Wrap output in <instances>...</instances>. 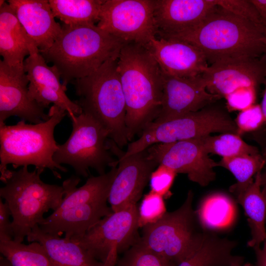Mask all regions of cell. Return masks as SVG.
Listing matches in <instances>:
<instances>
[{
	"instance_id": "obj_19",
	"label": "cell",
	"mask_w": 266,
	"mask_h": 266,
	"mask_svg": "<svg viewBox=\"0 0 266 266\" xmlns=\"http://www.w3.org/2000/svg\"><path fill=\"white\" fill-rule=\"evenodd\" d=\"M266 76V56L260 59L209 65L202 74L206 89L224 98L237 89H259Z\"/></svg>"
},
{
	"instance_id": "obj_20",
	"label": "cell",
	"mask_w": 266,
	"mask_h": 266,
	"mask_svg": "<svg viewBox=\"0 0 266 266\" xmlns=\"http://www.w3.org/2000/svg\"><path fill=\"white\" fill-rule=\"evenodd\" d=\"M156 36L174 34L194 27L217 6L216 0H154Z\"/></svg>"
},
{
	"instance_id": "obj_6",
	"label": "cell",
	"mask_w": 266,
	"mask_h": 266,
	"mask_svg": "<svg viewBox=\"0 0 266 266\" xmlns=\"http://www.w3.org/2000/svg\"><path fill=\"white\" fill-rule=\"evenodd\" d=\"M42 171L28 166L17 170L7 169L0 174L4 186L0 197L8 204L11 213L13 240L21 243L33 228L45 218L50 210L60 205L65 191L63 186L44 183L40 178Z\"/></svg>"
},
{
	"instance_id": "obj_39",
	"label": "cell",
	"mask_w": 266,
	"mask_h": 266,
	"mask_svg": "<svg viewBox=\"0 0 266 266\" xmlns=\"http://www.w3.org/2000/svg\"><path fill=\"white\" fill-rule=\"evenodd\" d=\"M263 21L266 24V0H250Z\"/></svg>"
},
{
	"instance_id": "obj_25",
	"label": "cell",
	"mask_w": 266,
	"mask_h": 266,
	"mask_svg": "<svg viewBox=\"0 0 266 266\" xmlns=\"http://www.w3.org/2000/svg\"><path fill=\"white\" fill-rule=\"evenodd\" d=\"M236 245L234 241L206 232L198 251L177 266H245L243 257L232 254Z\"/></svg>"
},
{
	"instance_id": "obj_32",
	"label": "cell",
	"mask_w": 266,
	"mask_h": 266,
	"mask_svg": "<svg viewBox=\"0 0 266 266\" xmlns=\"http://www.w3.org/2000/svg\"><path fill=\"white\" fill-rule=\"evenodd\" d=\"M166 212L164 198L150 190L144 195L138 207L139 227L156 222Z\"/></svg>"
},
{
	"instance_id": "obj_2",
	"label": "cell",
	"mask_w": 266,
	"mask_h": 266,
	"mask_svg": "<svg viewBox=\"0 0 266 266\" xmlns=\"http://www.w3.org/2000/svg\"><path fill=\"white\" fill-rule=\"evenodd\" d=\"M117 69L126 104L128 138L132 141L160 112L163 73L149 50L134 42H128L121 49Z\"/></svg>"
},
{
	"instance_id": "obj_30",
	"label": "cell",
	"mask_w": 266,
	"mask_h": 266,
	"mask_svg": "<svg viewBox=\"0 0 266 266\" xmlns=\"http://www.w3.org/2000/svg\"><path fill=\"white\" fill-rule=\"evenodd\" d=\"M266 164V157L259 153L222 158L217 166L229 170L237 180L236 184L246 185L253 181V177L261 171Z\"/></svg>"
},
{
	"instance_id": "obj_35",
	"label": "cell",
	"mask_w": 266,
	"mask_h": 266,
	"mask_svg": "<svg viewBox=\"0 0 266 266\" xmlns=\"http://www.w3.org/2000/svg\"><path fill=\"white\" fill-rule=\"evenodd\" d=\"M177 173L171 168L159 165L152 172L150 178L151 190L162 196H167Z\"/></svg>"
},
{
	"instance_id": "obj_28",
	"label": "cell",
	"mask_w": 266,
	"mask_h": 266,
	"mask_svg": "<svg viewBox=\"0 0 266 266\" xmlns=\"http://www.w3.org/2000/svg\"><path fill=\"white\" fill-rule=\"evenodd\" d=\"M0 252L12 266H58L38 242L25 244L13 240L0 241Z\"/></svg>"
},
{
	"instance_id": "obj_23",
	"label": "cell",
	"mask_w": 266,
	"mask_h": 266,
	"mask_svg": "<svg viewBox=\"0 0 266 266\" xmlns=\"http://www.w3.org/2000/svg\"><path fill=\"white\" fill-rule=\"evenodd\" d=\"M261 173L258 172L247 185L234 184L230 188L248 217L251 238L247 244L252 248L260 246L266 239V200L261 190Z\"/></svg>"
},
{
	"instance_id": "obj_15",
	"label": "cell",
	"mask_w": 266,
	"mask_h": 266,
	"mask_svg": "<svg viewBox=\"0 0 266 266\" xmlns=\"http://www.w3.org/2000/svg\"><path fill=\"white\" fill-rule=\"evenodd\" d=\"M29 84L24 64L13 66L0 61V124L13 116L33 124L48 120L49 113L30 98Z\"/></svg>"
},
{
	"instance_id": "obj_31",
	"label": "cell",
	"mask_w": 266,
	"mask_h": 266,
	"mask_svg": "<svg viewBox=\"0 0 266 266\" xmlns=\"http://www.w3.org/2000/svg\"><path fill=\"white\" fill-rule=\"evenodd\" d=\"M115 266H174L147 249L139 239L118 260Z\"/></svg>"
},
{
	"instance_id": "obj_21",
	"label": "cell",
	"mask_w": 266,
	"mask_h": 266,
	"mask_svg": "<svg viewBox=\"0 0 266 266\" xmlns=\"http://www.w3.org/2000/svg\"><path fill=\"white\" fill-rule=\"evenodd\" d=\"M16 16L39 52L49 49L62 32L55 20L49 0H8Z\"/></svg>"
},
{
	"instance_id": "obj_41",
	"label": "cell",
	"mask_w": 266,
	"mask_h": 266,
	"mask_svg": "<svg viewBox=\"0 0 266 266\" xmlns=\"http://www.w3.org/2000/svg\"><path fill=\"white\" fill-rule=\"evenodd\" d=\"M261 190L266 200V166L264 172L261 173Z\"/></svg>"
},
{
	"instance_id": "obj_34",
	"label": "cell",
	"mask_w": 266,
	"mask_h": 266,
	"mask_svg": "<svg viewBox=\"0 0 266 266\" xmlns=\"http://www.w3.org/2000/svg\"><path fill=\"white\" fill-rule=\"evenodd\" d=\"M258 89L253 86L242 87L226 95L224 98L228 110L240 111L256 104Z\"/></svg>"
},
{
	"instance_id": "obj_24",
	"label": "cell",
	"mask_w": 266,
	"mask_h": 266,
	"mask_svg": "<svg viewBox=\"0 0 266 266\" xmlns=\"http://www.w3.org/2000/svg\"><path fill=\"white\" fill-rule=\"evenodd\" d=\"M59 236L46 233L36 225L27 238L42 244L58 266H104L78 243Z\"/></svg>"
},
{
	"instance_id": "obj_27",
	"label": "cell",
	"mask_w": 266,
	"mask_h": 266,
	"mask_svg": "<svg viewBox=\"0 0 266 266\" xmlns=\"http://www.w3.org/2000/svg\"><path fill=\"white\" fill-rule=\"evenodd\" d=\"M105 0H49L55 17L68 25H96Z\"/></svg>"
},
{
	"instance_id": "obj_14",
	"label": "cell",
	"mask_w": 266,
	"mask_h": 266,
	"mask_svg": "<svg viewBox=\"0 0 266 266\" xmlns=\"http://www.w3.org/2000/svg\"><path fill=\"white\" fill-rule=\"evenodd\" d=\"M24 67L29 80V96L32 100L44 109L53 103L65 110L70 120L82 113L80 106L66 95V87L61 83L57 68L47 65L38 48L30 52L24 62Z\"/></svg>"
},
{
	"instance_id": "obj_26",
	"label": "cell",
	"mask_w": 266,
	"mask_h": 266,
	"mask_svg": "<svg viewBox=\"0 0 266 266\" xmlns=\"http://www.w3.org/2000/svg\"><path fill=\"white\" fill-rule=\"evenodd\" d=\"M204 230H223L232 226L236 217L234 201L228 196L216 193L205 197L196 211Z\"/></svg>"
},
{
	"instance_id": "obj_1",
	"label": "cell",
	"mask_w": 266,
	"mask_h": 266,
	"mask_svg": "<svg viewBox=\"0 0 266 266\" xmlns=\"http://www.w3.org/2000/svg\"><path fill=\"white\" fill-rule=\"evenodd\" d=\"M158 37L178 39L195 46L203 54L209 66L266 56V25L218 5L198 25Z\"/></svg>"
},
{
	"instance_id": "obj_11",
	"label": "cell",
	"mask_w": 266,
	"mask_h": 266,
	"mask_svg": "<svg viewBox=\"0 0 266 266\" xmlns=\"http://www.w3.org/2000/svg\"><path fill=\"white\" fill-rule=\"evenodd\" d=\"M138 228V207L132 205L113 212L82 236L71 240L104 266H115L118 254L127 250L139 239Z\"/></svg>"
},
{
	"instance_id": "obj_4",
	"label": "cell",
	"mask_w": 266,
	"mask_h": 266,
	"mask_svg": "<svg viewBox=\"0 0 266 266\" xmlns=\"http://www.w3.org/2000/svg\"><path fill=\"white\" fill-rule=\"evenodd\" d=\"M117 169V166H113L103 174L90 176L78 188L79 176L73 175L64 180L65 194L60 205L38 224L40 228L52 235L65 233V237L71 239L82 236L113 212L107 202Z\"/></svg>"
},
{
	"instance_id": "obj_33",
	"label": "cell",
	"mask_w": 266,
	"mask_h": 266,
	"mask_svg": "<svg viewBox=\"0 0 266 266\" xmlns=\"http://www.w3.org/2000/svg\"><path fill=\"white\" fill-rule=\"evenodd\" d=\"M237 134L257 131L265 123V119L260 104H255L240 111L234 120Z\"/></svg>"
},
{
	"instance_id": "obj_38",
	"label": "cell",
	"mask_w": 266,
	"mask_h": 266,
	"mask_svg": "<svg viewBox=\"0 0 266 266\" xmlns=\"http://www.w3.org/2000/svg\"><path fill=\"white\" fill-rule=\"evenodd\" d=\"M253 248L256 256L255 266H266V239L262 248L256 246Z\"/></svg>"
},
{
	"instance_id": "obj_5",
	"label": "cell",
	"mask_w": 266,
	"mask_h": 266,
	"mask_svg": "<svg viewBox=\"0 0 266 266\" xmlns=\"http://www.w3.org/2000/svg\"><path fill=\"white\" fill-rule=\"evenodd\" d=\"M48 113V120L38 124H27L23 120L14 125L0 124V174L9 164L15 169L31 165L43 172L48 168L59 179L62 177L58 170L67 171L53 160L58 148L54 130L67 113L55 105L51 106Z\"/></svg>"
},
{
	"instance_id": "obj_16",
	"label": "cell",
	"mask_w": 266,
	"mask_h": 266,
	"mask_svg": "<svg viewBox=\"0 0 266 266\" xmlns=\"http://www.w3.org/2000/svg\"><path fill=\"white\" fill-rule=\"evenodd\" d=\"M162 73V107L153 122H161L198 111L221 99L207 90L202 75L179 77Z\"/></svg>"
},
{
	"instance_id": "obj_8",
	"label": "cell",
	"mask_w": 266,
	"mask_h": 266,
	"mask_svg": "<svg viewBox=\"0 0 266 266\" xmlns=\"http://www.w3.org/2000/svg\"><path fill=\"white\" fill-rule=\"evenodd\" d=\"M193 193L190 191L179 208L166 212L156 222L142 228V244L174 266L193 256L205 237L206 231L193 209Z\"/></svg>"
},
{
	"instance_id": "obj_3",
	"label": "cell",
	"mask_w": 266,
	"mask_h": 266,
	"mask_svg": "<svg viewBox=\"0 0 266 266\" xmlns=\"http://www.w3.org/2000/svg\"><path fill=\"white\" fill-rule=\"evenodd\" d=\"M127 42L97 25L62 26L52 46L39 52L59 71L65 86L87 76L110 59H117Z\"/></svg>"
},
{
	"instance_id": "obj_10",
	"label": "cell",
	"mask_w": 266,
	"mask_h": 266,
	"mask_svg": "<svg viewBox=\"0 0 266 266\" xmlns=\"http://www.w3.org/2000/svg\"><path fill=\"white\" fill-rule=\"evenodd\" d=\"M71 133L53 156L58 164L71 166L78 176L87 177L90 169L99 175L105 173L107 167L117 166L109 146L107 130L91 116L82 112L71 120Z\"/></svg>"
},
{
	"instance_id": "obj_37",
	"label": "cell",
	"mask_w": 266,
	"mask_h": 266,
	"mask_svg": "<svg viewBox=\"0 0 266 266\" xmlns=\"http://www.w3.org/2000/svg\"><path fill=\"white\" fill-rule=\"evenodd\" d=\"M11 213L8 204L0 200V241L13 240Z\"/></svg>"
},
{
	"instance_id": "obj_29",
	"label": "cell",
	"mask_w": 266,
	"mask_h": 266,
	"mask_svg": "<svg viewBox=\"0 0 266 266\" xmlns=\"http://www.w3.org/2000/svg\"><path fill=\"white\" fill-rule=\"evenodd\" d=\"M203 146L208 154L219 155L222 158L238 155L259 154L258 149L245 142L237 134L227 133L200 137Z\"/></svg>"
},
{
	"instance_id": "obj_18",
	"label": "cell",
	"mask_w": 266,
	"mask_h": 266,
	"mask_svg": "<svg viewBox=\"0 0 266 266\" xmlns=\"http://www.w3.org/2000/svg\"><path fill=\"white\" fill-rule=\"evenodd\" d=\"M145 47L162 71L169 75L195 77L202 75L209 66L202 52L184 41L155 36Z\"/></svg>"
},
{
	"instance_id": "obj_7",
	"label": "cell",
	"mask_w": 266,
	"mask_h": 266,
	"mask_svg": "<svg viewBox=\"0 0 266 266\" xmlns=\"http://www.w3.org/2000/svg\"><path fill=\"white\" fill-rule=\"evenodd\" d=\"M117 59H110L96 71L74 80L78 99L75 101L108 132L119 148L129 144L126 124V104L117 69Z\"/></svg>"
},
{
	"instance_id": "obj_17",
	"label": "cell",
	"mask_w": 266,
	"mask_h": 266,
	"mask_svg": "<svg viewBox=\"0 0 266 266\" xmlns=\"http://www.w3.org/2000/svg\"><path fill=\"white\" fill-rule=\"evenodd\" d=\"M117 169L111 186L108 202L113 212L137 204L158 164L146 149L117 161Z\"/></svg>"
},
{
	"instance_id": "obj_22",
	"label": "cell",
	"mask_w": 266,
	"mask_h": 266,
	"mask_svg": "<svg viewBox=\"0 0 266 266\" xmlns=\"http://www.w3.org/2000/svg\"><path fill=\"white\" fill-rule=\"evenodd\" d=\"M36 48L12 7L5 1L0 3V54L2 61L9 66L23 64L25 57Z\"/></svg>"
},
{
	"instance_id": "obj_12",
	"label": "cell",
	"mask_w": 266,
	"mask_h": 266,
	"mask_svg": "<svg viewBox=\"0 0 266 266\" xmlns=\"http://www.w3.org/2000/svg\"><path fill=\"white\" fill-rule=\"evenodd\" d=\"M154 0H105L97 26L126 42L145 46L157 34Z\"/></svg>"
},
{
	"instance_id": "obj_42",
	"label": "cell",
	"mask_w": 266,
	"mask_h": 266,
	"mask_svg": "<svg viewBox=\"0 0 266 266\" xmlns=\"http://www.w3.org/2000/svg\"><path fill=\"white\" fill-rule=\"evenodd\" d=\"M0 266H12L9 261L3 256L0 257Z\"/></svg>"
},
{
	"instance_id": "obj_9",
	"label": "cell",
	"mask_w": 266,
	"mask_h": 266,
	"mask_svg": "<svg viewBox=\"0 0 266 266\" xmlns=\"http://www.w3.org/2000/svg\"><path fill=\"white\" fill-rule=\"evenodd\" d=\"M214 133L237 134V128L234 120L226 111L210 105L170 120L150 123L138 139L128 144L126 151L118 159L142 151L155 144L197 138Z\"/></svg>"
},
{
	"instance_id": "obj_13",
	"label": "cell",
	"mask_w": 266,
	"mask_h": 266,
	"mask_svg": "<svg viewBox=\"0 0 266 266\" xmlns=\"http://www.w3.org/2000/svg\"><path fill=\"white\" fill-rule=\"evenodd\" d=\"M148 157L177 173L186 174L191 181L206 186L215 179L217 163L205 150L200 137L169 143H158L146 149Z\"/></svg>"
},
{
	"instance_id": "obj_40",
	"label": "cell",
	"mask_w": 266,
	"mask_h": 266,
	"mask_svg": "<svg viewBox=\"0 0 266 266\" xmlns=\"http://www.w3.org/2000/svg\"><path fill=\"white\" fill-rule=\"evenodd\" d=\"M263 84H264L265 85V89L264 90L263 98L260 105L261 106V108L265 117V124H266V76ZM264 156L266 157V148Z\"/></svg>"
},
{
	"instance_id": "obj_36",
	"label": "cell",
	"mask_w": 266,
	"mask_h": 266,
	"mask_svg": "<svg viewBox=\"0 0 266 266\" xmlns=\"http://www.w3.org/2000/svg\"><path fill=\"white\" fill-rule=\"evenodd\" d=\"M217 5L251 21L266 25L250 0H216Z\"/></svg>"
}]
</instances>
